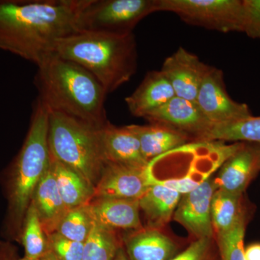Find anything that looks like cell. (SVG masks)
I'll list each match as a JSON object with an SVG mask.
<instances>
[{"mask_svg": "<svg viewBox=\"0 0 260 260\" xmlns=\"http://www.w3.org/2000/svg\"><path fill=\"white\" fill-rule=\"evenodd\" d=\"M42 260H59L54 254L53 252H51V251H49V252L46 254L44 257L42 258Z\"/></svg>", "mask_w": 260, "mask_h": 260, "instance_id": "obj_34", "label": "cell"}, {"mask_svg": "<svg viewBox=\"0 0 260 260\" xmlns=\"http://www.w3.org/2000/svg\"><path fill=\"white\" fill-rule=\"evenodd\" d=\"M211 177L194 190L182 194L173 218L185 228L196 239H213L211 203L216 190Z\"/></svg>", "mask_w": 260, "mask_h": 260, "instance_id": "obj_9", "label": "cell"}, {"mask_svg": "<svg viewBox=\"0 0 260 260\" xmlns=\"http://www.w3.org/2000/svg\"><path fill=\"white\" fill-rule=\"evenodd\" d=\"M175 96L172 85L160 70L148 72L125 102L133 115L144 118Z\"/></svg>", "mask_w": 260, "mask_h": 260, "instance_id": "obj_16", "label": "cell"}, {"mask_svg": "<svg viewBox=\"0 0 260 260\" xmlns=\"http://www.w3.org/2000/svg\"><path fill=\"white\" fill-rule=\"evenodd\" d=\"M93 225V220L85 205L68 210L61 219L56 232L70 240L84 243Z\"/></svg>", "mask_w": 260, "mask_h": 260, "instance_id": "obj_27", "label": "cell"}, {"mask_svg": "<svg viewBox=\"0 0 260 260\" xmlns=\"http://www.w3.org/2000/svg\"><path fill=\"white\" fill-rule=\"evenodd\" d=\"M249 214L250 210L246 208L230 230L216 235L220 260H246L244 237Z\"/></svg>", "mask_w": 260, "mask_h": 260, "instance_id": "obj_26", "label": "cell"}, {"mask_svg": "<svg viewBox=\"0 0 260 260\" xmlns=\"http://www.w3.org/2000/svg\"><path fill=\"white\" fill-rule=\"evenodd\" d=\"M49 112L39 99L34 107L28 135L10 170L8 182V231L20 235L25 214L44 174L50 167Z\"/></svg>", "mask_w": 260, "mask_h": 260, "instance_id": "obj_4", "label": "cell"}, {"mask_svg": "<svg viewBox=\"0 0 260 260\" xmlns=\"http://www.w3.org/2000/svg\"><path fill=\"white\" fill-rule=\"evenodd\" d=\"M147 167L106 164L94 188L93 199L140 200L150 186Z\"/></svg>", "mask_w": 260, "mask_h": 260, "instance_id": "obj_11", "label": "cell"}, {"mask_svg": "<svg viewBox=\"0 0 260 260\" xmlns=\"http://www.w3.org/2000/svg\"><path fill=\"white\" fill-rule=\"evenodd\" d=\"M260 172V145L243 143L242 146L222 164L214 179L217 189L244 195L246 188Z\"/></svg>", "mask_w": 260, "mask_h": 260, "instance_id": "obj_13", "label": "cell"}, {"mask_svg": "<svg viewBox=\"0 0 260 260\" xmlns=\"http://www.w3.org/2000/svg\"><path fill=\"white\" fill-rule=\"evenodd\" d=\"M196 103L213 126L223 125L252 116L246 104L229 96L221 70L210 67L203 80Z\"/></svg>", "mask_w": 260, "mask_h": 260, "instance_id": "obj_8", "label": "cell"}, {"mask_svg": "<svg viewBox=\"0 0 260 260\" xmlns=\"http://www.w3.org/2000/svg\"><path fill=\"white\" fill-rule=\"evenodd\" d=\"M101 144L105 164L146 167L138 137L129 125L117 127L108 121L100 129Z\"/></svg>", "mask_w": 260, "mask_h": 260, "instance_id": "obj_14", "label": "cell"}, {"mask_svg": "<svg viewBox=\"0 0 260 260\" xmlns=\"http://www.w3.org/2000/svg\"><path fill=\"white\" fill-rule=\"evenodd\" d=\"M16 251L8 243H0V260H17Z\"/></svg>", "mask_w": 260, "mask_h": 260, "instance_id": "obj_31", "label": "cell"}, {"mask_svg": "<svg viewBox=\"0 0 260 260\" xmlns=\"http://www.w3.org/2000/svg\"><path fill=\"white\" fill-rule=\"evenodd\" d=\"M49 250L59 260H83L84 243L75 242L54 232L47 236Z\"/></svg>", "mask_w": 260, "mask_h": 260, "instance_id": "obj_28", "label": "cell"}, {"mask_svg": "<svg viewBox=\"0 0 260 260\" xmlns=\"http://www.w3.org/2000/svg\"><path fill=\"white\" fill-rule=\"evenodd\" d=\"M210 66L183 47L168 56L160 72L174 89L176 96L196 102L200 85Z\"/></svg>", "mask_w": 260, "mask_h": 260, "instance_id": "obj_12", "label": "cell"}, {"mask_svg": "<svg viewBox=\"0 0 260 260\" xmlns=\"http://www.w3.org/2000/svg\"><path fill=\"white\" fill-rule=\"evenodd\" d=\"M149 123L164 124L184 133L194 142L203 141L213 124L196 102L175 96L145 116Z\"/></svg>", "mask_w": 260, "mask_h": 260, "instance_id": "obj_10", "label": "cell"}, {"mask_svg": "<svg viewBox=\"0 0 260 260\" xmlns=\"http://www.w3.org/2000/svg\"><path fill=\"white\" fill-rule=\"evenodd\" d=\"M245 10L244 32L251 39H260V0H243Z\"/></svg>", "mask_w": 260, "mask_h": 260, "instance_id": "obj_30", "label": "cell"}, {"mask_svg": "<svg viewBox=\"0 0 260 260\" xmlns=\"http://www.w3.org/2000/svg\"><path fill=\"white\" fill-rule=\"evenodd\" d=\"M94 223L112 229L142 228L139 200L95 198L86 205Z\"/></svg>", "mask_w": 260, "mask_h": 260, "instance_id": "obj_15", "label": "cell"}, {"mask_svg": "<svg viewBox=\"0 0 260 260\" xmlns=\"http://www.w3.org/2000/svg\"><path fill=\"white\" fill-rule=\"evenodd\" d=\"M203 141L232 142L260 145V116H251L242 120L213 126Z\"/></svg>", "mask_w": 260, "mask_h": 260, "instance_id": "obj_23", "label": "cell"}, {"mask_svg": "<svg viewBox=\"0 0 260 260\" xmlns=\"http://www.w3.org/2000/svg\"><path fill=\"white\" fill-rule=\"evenodd\" d=\"M20 239L25 249V256L42 259L50 250L47 237H46L37 208L32 202L25 214Z\"/></svg>", "mask_w": 260, "mask_h": 260, "instance_id": "obj_25", "label": "cell"}, {"mask_svg": "<svg viewBox=\"0 0 260 260\" xmlns=\"http://www.w3.org/2000/svg\"><path fill=\"white\" fill-rule=\"evenodd\" d=\"M59 194L68 210L85 206L93 199L94 188L78 173L51 158Z\"/></svg>", "mask_w": 260, "mask_h": 260, "instance_id": "obj_21", "label": "cell"}, {"mask_svg": "<svg viewBox=\"0 0 260 260\" xmlns=\"http://www.w3.org/2000/svg\"><path fill=\"white\" fill-rule=\"evenodd\" d=\"M125 245L129 260H171L179 253L173 239L152 228L139 230L128 237Z\"/></svg>", "mask_w": 260, "mask_h": 260, "instance_id": "obj_19", "label": "cell"}, {"mask_svg": "<svg viewBox=\"0 0 260 260\" xmlns=\"http://www.w3.org/2000/svg\"><path fill=\"white\" fill-rule=\"evenodd\" d=\"M246 260H260V242L252 243L244 249Z\"/></svg>", "mask_w": 260, "mask_h": 260, "instance_id": "obj_32", "label": "cell"}, {"mask_svg": "<svg viewBox=\"0 0 260 260\" xmlns=\"http://www.w3.org/2000/svg\"><path fill=\"white\" fill-rule=\"evenodd\" d=\"M54 53L86 70L107 93L127 83L138 68L133 32H77L59 39Z\"/></svg>", "mask_w": 260, "mask_h": 260, "instance_id": "obj_3", "label": "cell"}, {"mask_svg": "<svg viewBox=\"0 0 260 260\" xmlns=\"http://www.w3.org/2000/svg\"><path fill=\"white\" fill-rule=\"evenodd\" d=\"M34 84L39 99L49 112H59L103 127L108 122L107 93L99 80L81 66L57 54L39 64Z\"/></svg>", "mask_w": 260, "mask_h": 260, "instance_id": "obj_2", "label": "cell"}, {"mask_svg": "<svg viewBox=\"0 0 260 260\" xmlns=\"http://www.w3.org/2000/svg\"><path fill=\"white\" fill-rule=\"evenodd\" d=\"M244 195H236L216 189L211 203V219L216 235L227 232L245 211Z\"/></svg>", "mask_w": 260, "mask_h": 260, "instance_id": "obj_22", "label": "cell"}, {"mask_svg": "<svg viewBox=\"0 0 260 260\" xmlns=\"http://www.w3.org/2000/svg\"><path fill=\"white\" fill-rule=\"evenodd\" d=\"M87 0L0 2V49L38 65L56 43L79 32Z\"/></svg>", "mask_w": 260, "mask_h": 260, "instance_id": "obj_1", "label": "cell"}, {"mask_svg": "<svg viewBox=\"0 0 260 260\" xmlns=\"http://www.w3.org/2000/svg\"><path fill=\"white\" fill-rule=\"evenodd\" d=\"M114 260H129V259L127 257V255H126V252L124 251V249L121 248L119 251H118Z\"/></svg>", "mask_w": 260, "mask_h": 260, "instance_id": "obj_33", "label": "cell"}, {"mask_svg": "<svg viewBox=\"0 0 260 260\" xmlns=\"http://www.w3.org/2000/svg\"><path fill=\"white\" fill-rule=\"evenodd\" d=\"M156 10L175 13L186 23L220 32H244L245 26L243 0H156Z\"/></svg>", "mask_w": 260, "mask_h": 260, "instance_id": "obj_7", "label": "cell"}, {"mask_svg": "<svg viewBox=\"0 0 260 260\" xmlns=\"http://www.w3.org/2000/svg\"><path fill=\"white\" fill-rule=\"evenodd\" d=\"M17 260H42V259H34V258L27 257V256H24L23 258H20Z\"/></svg>", "mask_w": 260, "mask_h": 260, "instance_id": "obj_35", "label": "cell"}, {"mask_svg": "<svg viewBox=\"0 0 260 260\" xmlns=\"http://www.w3.org/2000/svg\"><path fill=\"white\" fill-rule=\"evenodd\" d=\"M171 260H220V256L213 239L204 238L196 239Z\"/></svg>", "mask_w": 260, "mask_h": 260, "instance_id": "obj_29", "label": "cell"}, {"mask_svg": "<svg viewBox=\"0 0 260 260\" xmlns=\"http://www.w3.org/2000/svg\"><path fill=\"white\" fill-rule=\"evenodd\" d=\"M101 128L62 113L49 112L48 142L51 158L78 173L93 188L106 165Z\"/></svg>", "mask_w": 260, "mask_h": 260, "instance_id": "obj_5", "label": "cell"}, {"mask_svg": "<svg viewBox=\"0 0 260 260\" xmlns=\"http://www.w3.org/2000/svg\"><path fill=\"white\" fill-rule=\"evenodd\" d=\"M31 202L37 208L47 237L56 232L68 210L59 194L51 162L47 173L38 184Z\"/></svg>", "mask_w": 260, "mask_h": 260, "instance_id": "obj_18", "label": "cell"}, {"mask_svg": "<svg viewBox=\"0 0 260 260\" xmlns=\"http://www.w3.org/2000/svg\"><path fill=\"white\" fill-rule=\"evenodd\" d=\"M121 248L114 230L93 222L84 242L83 260H114Z\"/></svg>", "mask_w": 260, "mask_h": 260, "instance_id": "obj_24", "label": "cell"}, {"mask_svg": "<svg viewBox=\"0 0 260 260\" xmlns=\"http://www.w3.org/2000/svg\"><path fill=\"white\" fill-rule=\"evenodd\" d=\"M181 196L177 191L160 184L149 186L139 200L140 210L145 213L149 226L159 229L167 225L174 216Z\"/></svg>", "mask_w": 260, "mask_h": 260, "instance_id": "obj_20", "label": "cell"}, {"mask_svg": "<svg viewBox=\"0 0 260 260\" xmlns=\"http://www.w3.org/2000/svg\"><path fill=\"white\" fill-rule=\"evenodd\" d=\"M155 12L156 0H87L78 18V28L79 31L129 34Z\"/></svg>", "mask_w": 260, "mask_h": 260, "instance_id": "obj_6", "label": "cell"}, {"mask_svg": "<svg viewBox=\"0 0 260 260\" xmlns=\"http://www.w3.org/2000/svg\"><path fill=\"white\" fill-rule=\"evenodd\" d=\"M129 126L138 137L142 154L148 162L192 140L184 133L164 124L149 123L147 125Z\"/></svg>", "mask_w": 260, "mask_h": 260, "instance_id": "obj_17", "label": "cell"}]
</instances>
